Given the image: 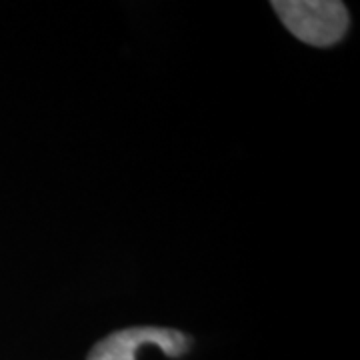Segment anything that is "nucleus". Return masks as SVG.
I'll list each match as a JSON object with an SVG mask.
<instances>
[{
  "instance_id": "f257e3e1",
  "label": "nucleus",
  "mask_w": 360,
  "mask_h": 360,
  "mask_svg": "<svg viewBox=\"0 0 360 360\" xmlns=\"http://www.w3.org/2000/svg\"><path fill=\"white\" fill-rule=\"evenodd\" d=\"M272 8L296 39L312 46H333L348 30V11L338 0H276Z\"/></svg>"
},
{
  "instance_id": "f03ea898",
  "label": "nucleus",
  "mask_w": 360,
  "mask_h": 360,
  "mask_svg": "<svg viewBox=\"0 0 360 360\" xmlns=\"http://www.w3.org/2000/svg\"><path fill=\"white\" fill-rule=\"evenodd\" d=\"M146 345H155L170 359H179L191 350V336L174 328L158 326H134L112 333L90 350L89 360H136V350Z\"/></svg>"
}]
</instances>
